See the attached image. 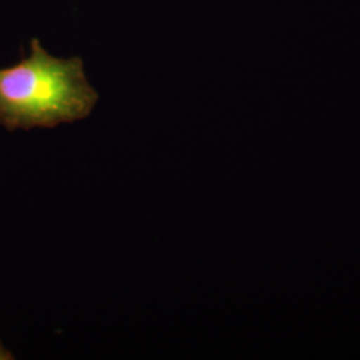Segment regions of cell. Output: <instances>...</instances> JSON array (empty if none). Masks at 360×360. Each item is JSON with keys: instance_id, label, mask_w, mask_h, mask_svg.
<instances>
[{"instance_id": "6da1fadb", "label": "cell", "mask_w": 360, "mask_h": 360, "mask_svg": "<svg viewBox=\"0 0 360 360\" xmlns=\"http://www.w3.org/2000/svg\"><path fill=\"white\" fill-rule=\"evenodd\" d=\"M0 68V126L16 129H55L89 117L99 101L84 72L83 59L56 58L32 39L30 55Z\"/></svg>"}, {"instance_id": "7a4b0ae2", "label": "cell", "mask_w": 360, "mask_h": 360, "mask_svg": "<svg viewBox=\"0 0 360 360\" xmlns=\"http://www.w3.org/2000/svg\"><path fill=\"white\" fill-rule=\"evenodd\" d=\"M15 359L13 354L3 346V343L0 342V360H13Z\"/></svg>"}]
</instances>
